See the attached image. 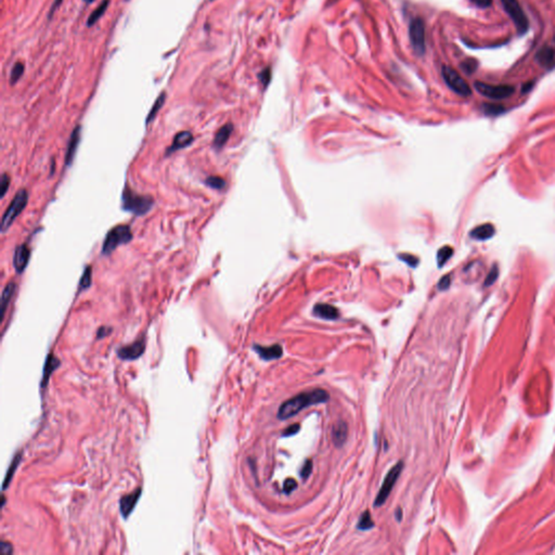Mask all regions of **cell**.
I'll use <instances>...</instances> for the list:
<instances>
[{
    "mask_svg": "<svg viewBox=\"0 0 555 555\" xmlns=\"http://www.w3.org/2000/svg\"><path fill=\"white\" fill-rule=\"evenodd\" d=\"M328 397H330L328 392L322 389L301 392V394L292 397L291 399L283 402L280 406L278 411V419L288 420L294 417L295 414H297L301 410H304L306 407L327 401Z\"/></svg>",
    "mask_w": 555,
    "mask_h": 555,
    "instance_id": "obj_1",
    "label": "cell"
},
{
    "mask_svg": "<svg viewBox=\"0 0 555 555\" xmlns=\"http://www.w3.org/2000/svg\"><path fill=\"white\" fill-rule=\"evenodd\" d=\"M154 198L150 196H142L134 192L126 186L122 195V207L124 211L131 213L134 216H144L154 206Z\"/></svg>",
    "mask_w": 555,
    "mask_h": 555,
    "instance_id": "obj_2",
    "label": "cell"
},
{
    "mask_svg": "<svg viewBox=\"0 0 555 555\" xmlns=\"http://www.w3.org/2000/svg\"><path fill=\"white\" fill-rule=\"evenodd\" d=\"M132 238V231L128 225L115 226L106 233L103 244H102L101 254L103 256H110L118 246L128 244Z\"/></svg>",
    "mask_w": 555,
    "mask_h": 555,
    "instance_id": "obj_3",
    "label": "cell"
},
{
    "mask_svg": "<svg viewBox=\"0 0 555 555\" xmlns=\"http://www.w3.org/2000/svg\"><path fill=\"white\" fill-rule=\"evenodd\" d=\"M29 203V192L26 191L25 189H21L20 191L17 192V195L13 197V200L10 204L9 207L6 209V212H4L2 219H1V226H0V229H1V232H7L8 229L11 227L12 224L14 223L15 218H17L19 215L24 211V208L26 207Z\"/></svg>",
    "mask_w": 555,
    "mask_h": 555,
    "instance_id": "obj_4",
    "label": "cell"
},
{
    "mask_svg": "<svg viewBox=\"0 0 555 555\" xmlns=\"http://www.w3.org/2000/svg\"><path fill=\"white\" fill-rule=\"evenodd\" d=\"M441 74H443V78L445 83L448 85V87L454 90L456 94L462 97H468L472 95L471 87L466 83L464 78H462L461 75L457 73L455 68L451 66L444 65L441 69Z\"/></svg>",
    "mask_w": 555,
    "mask_h": 555,
    "instance_id": "obj_5",
    "label": "cell"
},
{
    "mask_svg": "<svg viewBox=\"0 0 555 555\" xmlns=\"http://www.w3.org/2000/svg\"><path fill=\"white\" fill-rule=\"evenodd\" d=\"M474 87L479 94L489 99L502 100L511 97L515 93V87L511 85H489L483 82H475Z\"/></svg>",
    "mask_w": 555,
    "mask_h": 555,
    "instance_id": "obj_6",
    "label": "cell"
},
{
    "mask_svg": "<svg viewBox=\"0 0 555 555\" xmlns=\"http://www.w3.org/2000/svg\"><path fill=\"white\" fill-rule=\"evenodd\" d=\"M409 37H410L414 52L419 56H423L426 50V45H425V25L422 19L416 18L411 21L409 26Z\"/></svg>",
    "mask_w": 555,
    "mask_h": 555,
    "instance_id": "obj_7",
    "label": "cell"
},
{
    "mask_svg": "<svg viewBox=\"0 0 555 555\" xmlns=\"http://www.w3.org/2000/svg\"><path fill=\"white\" fill-rule=\"evenodd\" d=\"M501 2H502L505 12L513 20L517 32L520 34H525L529 28V23H528L526 14L522 11L519 1L517 0H501Z\"/></svg>",
    "mask_w": 555,
    "mask_h": 555,
    "instance_id": "obj_8",
    "label": "cell"
},
{
    "mask_svg": "<svg viewBox=\"0 0 555 555\" xmlns=\"http://www.w3.org/2000/svg\"><path fill=\"white\" fill-rule=\"evenodd\" d=\"M403 468V463L402 462H398L395 466L392 467V470L387 473V475L384 479L383 484H382V487L380 489V491L376 495L375 501H374V505L375 506H381L383 505L385 501L389 498L390 493L392 492V488H394L395 484L397 482L398 477H399L400 473Z\"/></svg>",
    "mask_w": 555,
    "mask_h": 555,
    "instance_id": "obj_9",
    "label": "cell"
},
{
    "mask_svg": "<svg viewBox=\"0 0 555 555\" xmlns=\"http://www.w3.org/2000/svg\"><path fill=\"white\" fill-rule=\"evenodd\" d=\"M145 350V339L142 337L137 339L136 342H133L127 346H123L117 350L118 357L123 360H134L141 357V355Z\"/></svg>",
    "mask_w": 555,
    "mask_h": 555,
    "instance_id": "obj_10",
    "label": "cell"
},
{
    "mask_svg": "<svg viewBox=\"0 0 555 555\" xmlns=\"http://www.w3.org/2000/svg\"><path fill=\"white\" fill-rule=\"evenodd\" d=\"M31 258V250L26 244L17 246L13 255V267L18 274H22L29 265Z\"/></svg>",
    "mask_w": 555,
    "mask_h": 555,
    "instance_id": "obj_11",
    "label": "cell"
},
{
    "mask_svg": "<svg viewBox=\"0 0 555 555\" xmlns=\"http://www.w3.org/2000/svg\"><path fill=\"white\" fill-rule=\"evenodd\" d=\"M141 492H142V489L138 488V489L134 490V491H132L131 493H128L126 495H124L123 498H121V500H120V511H121V514L123 515V517L125 520L132 513L133 509L136 508L138 501H139L140 497H141Z\"/></svg>",
    "mask_w": 555,
    "mask_h": 555,
    "instance_id": "obj_12",
    "label": "cell"
},
{
    "mask_svg": "<svg viewBox=\"0 0 555 555\" xmlns=\"http://www.w3.org/2000/svg\"><path fill=\"white\" fill-rule=\"evenodd\" d=\"M195 141V137H193L192 132L190 131H180L178 132L174 140H172V143L170 147L167 149L166 151V155L168 156L172 153L177 152L178 150H181V149H186L187 147H189V145L192 144V142Z\"/></svg>",
    "mask_w": 555,
    "mask_h": 555,
    "instance_id": "obj_13",
    "label": "cell"
},
{
    "mask_svg": "<svg viewBox=\"0 0 555 555\" xmlns=\"http://www.w3.org/2000/svg\"><path fill=\"white\" fill-rule=\"evenodd\" d=\"M80 132H82V127L76 126L74 128V131H72L71 137H69L68 144H67V148H66V153H65V165L66 166L72 165L75 155H76V151H77L79 141H80Z\"/></svg>",
    "mask_w": 555,
    "mask_h": 555,
    "instance_id": "obj_14",
    "label": "cell"
},
{
    "mask_svg": "<svg viewBox=\"0 0 555 555\" xmlns=\"http://www.w3.org/2000/svg\"><path fill=\"white\" fill-rule=\"evenodd\" d=\"M536 59L543 67L551 68L555 66V49L550 46H544L538 51Z\"/></svg>",
    "mask_w": 555,
    "mask_h": 555,
    "instance_id": "obj_15",
    "label": "cell"
},
{
    "mask_svg": "<svg viewBox=\"0 0 555 555\" xmlns=\"http://www.w3.org/2000/svg\"><path fill=\"white\" fill-rule=\"evenodd\" d=\"M314 315L326 320H335L339 317V311L332 305L318 304L314 307Z\"/></svg>",
    "mask_w": 555,
    "mask_h": 555,
    "instance_id": "obj_16",
    "label": "cell"
},
{
    "mask_svg": "<svg viewBox=\"0 0 555 555\" xmlns=\"http://www.w3.org/2000/svg\"><path fill=\"white\" fill-rule=\"evenodd\" d=\"M233 131V125L232 124H226L215 134L213 147L215 150H220L225 147V144L228 142V140L231 136V133Z\"/></svg>",
    "mask_w": 555,
    "mask_h": 555,
    "instance_id": "obj_17",
    "label": "cell"
},
{
    "mask_svg": "<svg viewBox=\"0 0 555 555\" xmlns=\"http://www.w3.org/2000/svg\"><path fill=\"white\" fill-rule=\"evenodd\" d=\"M254 349L258 353V355L265 360L278 359L281 357L283 354L282 347L280 346V345H273V346H269V347H263V346H260V345H255Z\"/></svg>",
    "mask_w": 555,
    "mask_h": 555,
    "instance_id": "obj_18",
    "label": "cell"
},
{
    "mask_svg": "<svg viewBox=\"0 0 555 555\" xmlns=\"http://www.w3.org/2000/svg\"><path fill=\"white\" fill-rule=\"evenodd\" d=\"M348 436V426L344 421H338L333 426V441L336 447H342Z\"/></svg>",
    "mask_w": 555,
    "mask_h": 555,
    "instance_id": "obj_19",
    "label": "cell"
},
{
    "mask_svg": "<svg viewBox=\"0 0 555 555\" xmlns=\"http://www.w3.org/2000/svg\"><path fill=\"white\" fill-rule=\"evenodd\" d=\"M60 366V360H59L55 355H49L47 357L46 360V364H45V369H44V376H42V381H41V386L44 387L47 385L48 381H49L50 375L52 374V372H55V371Z\"/></svg>",
    "mask_w": 555,
    "mask_h": 555,
    "instance_id": "obj_20",
    "label": "cell"
},
{
    "mask_svg": "<svg viewBox=\"0 0 555 555\" xmlns=\"http://www.w3.org/2000/svg\"><path fill=\"white\" fill-rule=\"evenodd\" d=\"M15 290H17V284L14 282H9L6 287H4L3 291H2V295H1V317L3 319L4 317V312H6L7 307L9 305L10 301H11L13 295L15 293Z\"/></svg>",
    "mask_w": 555,
    "mask_h": 555,
    "instance_id": "obj_21",
    "label": "cell"
},
{
    "mask_svg": "<svg viewBox=\"0 0 555 555\" xmlns=\"http://www.w3.org/2000/svg\"><path fill=\"white\" fill-rule=\"evenodd\" d=\"M494 234V229L491 225L486 224L474 229L471 232V236L476 240H487Z\"/></svg>",
    "mask_w": 555,
    "mask_h": 555,
    "instance_id": "obj_22",
    "label": "cell"
},
{
    "mask_svg": "<svg viewBox=\"0 0 555 555\" xmlns=\"http://www.w3.org/2000/svg\"><path fill=\"white\" fill-rule=\"evenodd\" d=\"M109 4H110V0H103V1H102V2L99 4V7L97 8V9L95 10V11L89 15L88 21H87V26H88V28H91V26H93L94 24H96L97 22H98V21L100 20V18L102 17V15H103V14L105 13L107 7H109Z\"/></svg>",
    "mask_w": 555,
    "mask_h": 555,
    "instance_id": "obj_23",
    "label": "cell"
},
{
    "mask_svg": "<svg viewBox=\"0 0 555 555\" xmlns=\"http://www.w3.org/2000/svg\"><path fill=\"white\" fill-rule=\"evenodd\" d=\"M165 100H166V94H165V93H162V94L159 96V98L156 99V101L154 102L153 106L151 107V110H150L149 114H148V116H147V120H145V123H147V125H148V124L152 123V122L154 121V118L156 117V115L159 114L160 110L162 109V107H163V105H164V103H165Z\"/></svg>",
    "mask_w": 555,
    "mask_h": 555,
    "instance_id": "obj_24",
    "label": "cell"
},
{
    "mask_svg": "<svg viewBox=\"0 0 555 555\" xmlns=\"http://www.w3.org/2000/svg\"><path fill=\"white\" fill-rule=\"evenodd\" d=\"M21 459H22V452H19V454L13 457V460L11 462V465H10V467H9L6 478H4L3 484H2V489L3 490H6L8 488V485L10 484V482H11L12 476L14 475L15 471H17V468H18L20 462H21Z\"/></svg>",
    "mask_w": 555,
    "mask_h": 555,
    "instance_id": "obj_25",
    "label": "cell"
},
{
    "mask_svg": "<svg viewBox=\"0 0 555 555\" xmlns=\"http://www.w3.org/2000/svg\"><path fill=\"white\" fill-rule=\"evenodd\" d=\"M91 282H93V268H91V266H87L84 269L82 278H80L79 287H78L79 292L89 289Z\"/></svg>",
    "mask_w": 555,
    "mask_h": 555,
    "instance_id": "obj_26",
    "label": "cell"
},
{
    "mask_svg": "<svg viewBox=\"0 0 555 555\" xmlns=\"http://www.w3.org/2000/svg\"><path fill=\"white\" fill-rule=\"evenodd\" d=\"M205 185L209 188H212L214 190H223L225 189L226 185H227V182L222 177H218V176H209L205 179Z\"/></svg>",
    "mask_w": 555,
    "mask_h": 555,
    "instance_id": "obj_27",
    "label": "cell"
},
{
    "mask_svg": "<svg viewBox=\"0 0 555 555\" xmlns=\"http://www.w3.org/2000/svg\"><path fill=\"white\" fill-rule=\"evenodd\" d=\"M374 526V522L372 521V517H371V514L369 511H365L364 513L361 515L359 522L357 525V528L360 530H368L370 528H372Z\"/></svg>",
    "mask_w": 555,
    "mask_h": 555,
    "instance_id": "obj_28",
    "label": "cell"
},
{
    "mask_svg": "<svg viewBox=\"0 0 555 555\" xmlns=\"http://www.w3.org/2000/svg\"><path fill=\"white\" fill-rule=\"evenodd\" d=\"M23 74H24V64L21 62H17L11 69V74H10V83H11V85L18 83L20 78L22 77Z\"/></svg>",
    "mask_w": 555,
    "mask_h": 555,
    "instance_id": "obj_29",
    "label": "cell"
},
{
    "mask_svg": "<svg viewBox=\"0 0 555 555\" xmlns=\"http://www.w3.org/2000/svg\"><path fill=\"white\" fill-rule=\"evenodd\" d=\"M452 253H454V250L450 246H444L443 249L439 250V252L437 253V261L439 267H443L445 265V262L451 257Z\"/></svg>",
    "mask_w": 555,
    "mask_h": 555,
    "instance_id": "obj_30",
    "label": "cell"
},
{
    "mask_svg": "<svg viewBox=\"0 0 555 555\" xmlns=\"http://www.w3.org/2000/svg\"><path fill=\"white\" fill-rule=\"evenodd\" d=\"M461 68L466 74H472L477 68V62L475 60H466L461 64Z\"/></svg>",
    "mask_w": 555,
    "mask_h": 555,
    "instance_id": "obj_31",
    "label": "cell"
},
{
    "mask_svg": "<svg viewBox=\"0 0 555 555\" xmlns=\"http://www.w3.org/2000/svg\"><path fill=\"white\" fill-rule=\"evenodd\" d=\"M10 186V177L7 174H3L1 176V182H0V196L3 197L6 196L7 191L9 190Z\"/></svg>",
    "mask_w": 555,
    "mask_h": 555,
    "instance_id": "obj_32",
    "label": "cell"
},
{
    "mask_svg": "<svg viewBox=\"0 0 555 555\" xmlns=\"http://www.w3.org/2000/svg\"><path fill=\"white\" fill-rule=\"evenodd\" d=\"M296 488H297V482H296L295 479L289 478V479H287V481L284 482L283 490H284L285 493H291V492H292L293 490H295Z\"/></svg>",
    "mask_w": 555,
    "mask_h": 555,
    "instance_id": "obj_33",
    "label": "cell"
},
{
    "mask_svg": "<svg viewBox=\"0 0 555 555\" xmlns=\"http://www.w3.org/2000/svg\"><path fill=\"white\" fill-rule=\"evenodd\" d=\"M311 472H312V461L307 460L305 462L303 468H301V471H300V476L303 477L304 479H306L307 477L310 475Z\"/></svg>",
    "mask_w": 555,
    "mask_h": 555,
    "instance_id": "obj_34",
    "label": "cell"
},
{
    "mask_svg": "<svg viewBox=\"0 0 555 555\" xmlns=\"http://www.w3.org/2000/svg\"><path fill=\"white\" fill-rule=\"evenodd\" d=\"M270 77H271V72L269 68H265L263 71L260 74V79L261 80V83L263 86H267L268 83L270 82Z\"/></svg>",
    "mask_w": 555,
    "mask_h": 555,
    "instance_id": "obj_35",
    "label": "cell"
},
{
    "mask_svg": "<svg viewBox=\"0 0 555 555\" xmlns=\"http://www.w3.org/2000/svg\"><path fill=\"white\" fill-rule=\"evenodd\" d=\"M299 428H300L299 424H293V425H291L290 427H288L287 429L284 430V432H283V436H284V437H289V436L295 435L296 433L298 432Z\"/></svg>",
    "mask_w": 555,
    "mask_h": 555,
    "instance_id": "obj_36",
    "label": "cell"
},
{
    "mask_svg": "<svg viewBox=\"0 0 555 555\" xmlns=\"http://www.w3.org/2000/svg\"><path fill=\"white\" fill-rule=\"evenodd\" d=\"M12 552H13V549L11 547V544L8 543V542H4V541L0 543V553L4 554V555H9V554H12Z\"/></svg>",
    "mask_w": 555,
    "mask_h": 555,
    "instance_id": "obj_37",
    "label": "cell"
},
{
    "mask_svg": "<svg viewBox=\"0 0 555 555\" xmlns=\"http://www.w3.org/2000/svg\"><path fill=\"white\" fill-rule=\"evenodd\" d=\"M497 277H498V269H497V267H493L491 269V271L489 272L488 277L486 279V285H491L495 281Z\"/></svg>",
    "mask_w": 555,
    "mask_h": 555,
    "instance_id": "obj_38",
    "label": "cell"
},
{
    "mask_svg": "<svg viewBox=\"0 0 555 555\" xmlns=\"http://www.w3.org/2000/svg\"><path fill=\"white\" fill-rule=\"evenodd\" d=\"M399 257L401 258L402 261H405L408 263V265L411 266V267H416L418 261H419V260H418L417 257L411 256V255H400Z\"/></svg>",
    "mask_w": 555,
    "mask_h": 555,
    "instance_id": "obj_39",
    "label": "cell"
},
{
    "mask_svg": "<svg viewBox=\"0 0 555 555\" xmlns=\"http://www.w3.org/2000/svg\"><path fill=\"white\" fill-rule=\"evenodd\" d=\"M112 331H113V328L110 327V326H101L98 330V333H97V337H98L99 339L103 338L107 335H110Z\"/></svg>",
    "mask_w": 555,
    "mask_h": 555,
    "instance_id": "obj_40",
    "label": "cell"
},
{
    "mask_svg": "<svg viewBox=\"0 0 555 555\" xmlns=\"http://www.w3.org/2000/svg\"><path fill=\"white\" fill-rule=\"evenodd\" d=\"M471 1L478 8H483V9L489 8L492 4V0H471Z\"/></svg>",
    "mask_w": 555,
    "mask_h": 555,
    "instance_id": "obj_41",
    "label": "cell"
},
{
    "mask_svg": "<svg viewBox=\"0 0 555 555\" xmlns=\"http://www.w3.org/2000/svg\"><path fill=\"white\" fill-rule=\"evenodd\" d=\"M450 282H451L450 276H445L444 278H441V280L439 281V284H438L439 290H446V289H448L449 285H450Z\"/></svg>",
    "mask_w": 555,
    "mask_h": 555,
    "instance_id": "obj_42",
    "label": "cell"
},
{
    "mask_svg": "<svg viewBox=\"0 0 555 555\" xmlns=\"http://www.w3.org/2000/svg\"><path fill=\"white\" fill-rule=\"evenodd\" d=\"M485 109H486L487 113H491V114H498V113L503 111V107L499 105H486Z\"/></svg>",
    "mask_w": 555,
    "mask_h": 555,
    "instance_id": "obj_43",
    "label": "cell"
},
{
    "mask_svg": "<svg viewBox=\"0 0 555 555\" xmlns=\"http://www.w3.org/2000/svg\"><path fill=\"white\" fill-rule=\"evenodd\" d=\"M62 1H63V0H55V1H53L52 6H51V9H50V11H49V14H48V19L51 20L52 15H53V14H55L56 10H57V9H58L59 7H60V6H61Z\"/></svg>",
    "mask_w": 555,
    "mask_h": 555,
    "instance_id": "obj_44",
    "label": "cell"
},
{
    "mask_svg": "<svg viewBox=\"0 0 555 555\" xmlns=\"http://www.w3.org/2000/svg\"><path fill=\"white\" fill-rule=\"evenodd\" d=\"M396 517H397V520H398V521H400V520H401V509H400V508H398V509H397V512H396Z\"/></svg>",
    "mask_w": 555,
    "mask_h": 555,
    "instance_id": "obj_45",
    "label": "cell"
},
{
    "mask_svg": "<svg viewBox=\"0 0 555 555\" xmlns=\"http://www.w3.org/2000/svg\"><path fill=\"white\" fill-rule=\"evenodd\" d=\"M84 1H85V2H87V3H91V2H94V1H95V0H84Z\"/></svg>",
    "mask_w": 555,
    "mask_h": 555,
    "instance_id": "obj_46",
    "label": "cell"
}]
</instances>
